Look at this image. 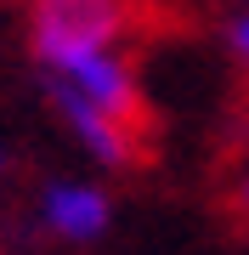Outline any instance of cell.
<instances>
[{
    "label": "cell",
    "instance_id": "7a4b0ae2",
    "mask_svg": "<svg viewBox=\"0 0 249 255\" xmlns=\"http://www.w3.org/2000/svg\"><path fill=\"white\" fill-rule=\"evenodd\" d=\"M51 80L68 85V91H80L85 102H96L102 114H113V119H125V125L142 130V85H136V74L113 57V46L80 57V63H68V68H51Z\"/></svg>",
    "mask_w": 249,
    "mask_h": 255
},
{
    "label": "cell",
    "instance_id": "6da1fadb",
    "mask_svg": "<svg viewBox=\"0 0 249 255\" xmlns=\"http://www.w3.org/2000/svg\"><path fill=\"white\" fill-rule=\"evenodd\" d=\"M125 23V0H34V57L46 68H68L91 51H108Z\"/></svg>",
    "mask_w": 249,
    "mask_h": 255
},
{
    "label": "cell",
    "instance_id": "8992f818",
    "mask_svg": "<svg viewBox=\"0 0 249 255\" xmlns=\"http://www.w3.org/2000/svg\"><path fill=\"white\" fill-rule=\"evenodd\" d=\"M238 199H244V210H249V176H244V187H238Z\"/></svg>",
    "mask_w": 249,
    "mask_h": 255
},
{
    "label": "cell",
    "instance_id": "277c9868",
    "mask_svg": "<svg viewBox=\"0 0 249 255\" xmlns=\"http://www.w3.org/2000/svg\"><path fill=\"white\" fill-rule=\"evenodd\" d=\"M46 227L68 244H91L108 233V193L85 182H57L46 193Z\"/></svg>",
    "mask_w": 249,
    "mask_h": 255
},
{
    "label": "cell",
    "instance_id": "3957f363",
    "mask_svg": "<svg viewBox=\"0 0 249 255\" xmlns=\"http://www.w3.org/2000/svg\"><path fill=\"white\" fill-rule=\"evenodd\" d=\"M51 97H57V108H63L68 130L85 142V153H96L102 164H113V170H125V164L136 159V125L102 114L96 102H85L80 91H68V85H57V80H51Z\"/></svg>",
    "mask_w": 249,
    "mask_h": 255
},
{
    "label": "cell",
    "instance_id": "5b68a950",
    "mask_svg": "<svg viewBox=\"0 0 249 255\" xmlns=\"http://www.w3.org/2000/svg\"><path fill=\"white\" fill-rule=\"evenodd\" d=\"M232 51H238V63L249 68V11H244L238 23H232Z\"/></svg>",
    "mask_w": 249,
    "mask_h": 255
}]
</instances>
